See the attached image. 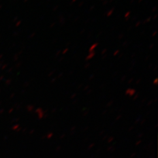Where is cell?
Masks as SVG:
<instances>
[{"label": "cell", "mask_w": 158, "mask_h": 158, "mask_svg": "<svg viewBox=\"0 0 158 158\" xmlns=\"http://www.w3.org/2000/svg\"><path fill=\"white\" fill-rule=\"evenodd\" d=\"M94 55H95V52H90L89 53V54L88 55V56H87L86 59L87 60H90L94 56Z\"/></svg>", "instance_id": "cell-1"}, {"label": "cell", "mask_w": 158, "mask_h": 158, "mask_svg": "<svg viewBox=\"0 0 158 158\" xmlns=\"http://www.w3.org/2000/svg\"><path fill=\"white\" fill-rule=\"evenodd\" d=\"M97 45H98V44L96 43V44H93L91 46L90 49H89V52H94V49H95L96 47L97 46Z\"/></svg>", "instance_id": "cell-2"}]
</instances>
